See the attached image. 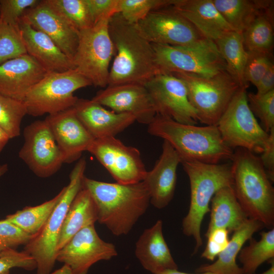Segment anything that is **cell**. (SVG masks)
<instances>
[{
    "label": "cell",
    "instance_id": "36",
    "mask_svg": "<svg viewBox=\"0 0 274 274\" xmlns=\"http://www.w3.org/2000/svg\"><path fill=\"white\" fill-rule=\"evenodd\" d=\"M176 0H118L117 13L137 24L152 11L173 5Z\"/></svg>",
    "mask_w": 274,
    "mask_h": 274
},
{
    "label": "cell",
    "instance_id": "6",
    "mask_svg": "<svg viewBox=\"0 0 274 274\" xmlns=\"http://www.w3.org/2000/svg\"><path fill=\"white\" fill-rule=\"evenodd\" d=\"M86 167L85 159H79L70 173L69 184L63 188V192L44 225L24 246L23 251L36 262L37 274L52 272L63 223L71 203L83 188Z\"/></svg>",
    "mask_w": 274,
    "mask_h": 274
},
{
    "label": "cell",
    "instance_id": "12",
    "mask_svg": "<svg viewBox=\"0 0 274 274\" xmlns=\"http://www.w3.org/2000/svg\"><path fill=\"white\" fill-rule=\"evenodd\" d=\"M19 157L37 177L47 178L64 163L61 152L46 121L38 120L26 126Z\"/></svg>",
    "mask_w": 274,
    "mask_h": 274
},
{
    "label": "cell",
    "instance_id": "49",
    "mask_svg": "<svg viewBox=\"0 0 274 274\" xmlns=\"http://www.w3.org/2000/svg\"><path fill=\"white\" fill-rule=\"evenodd\" d=\"M156 274H215L210 272H199V273H189L178 271V269L168 270Z\"/></svg>",
    "mask_w": 274,
    "mask_h": 274
},
{
    "label": "cell",
    "instance_id": "26",
    "mask_svg": "<svg viewBox=\"0 0 274 274\" xmlns=\"http://www.w3.org/2000/svg\"><path fill=\"white\" fill-rule=\"evenodd\" d=\"M210 203V220L206 237L218 228L226 229L229 232H234L248 219L236 197L232 185L219 190Z\"/></svg>",
    "mask_w": 274,
    "mask_h": 274
},
{
    "label": "cell",
    "instance_id": "9",
    "mask_svg": "<svg viewBox=\"0 0 274 274\" xmlns=\"http://www.w3.org/2000/svg\"><path fill=\"white\" fill-rule=\"evenodd\" d=\"M91 83L75 70L48 72L27 92L23 100L33 117L57 113L73 108L78 98L74 93Z\"/></svg>",
    "mask_w": 274,
    "mask_h": 274
},
{
    "label": "cell",
    "instance_id": "7",
    "mask_svg": "<svg viewBox=\"0 0 274 274\" xmlns=\"http://www.w3.org/2000/svg\"><path fill=\"white\" fill-rule=\"evenodd\" d=\"M184 83L189 101L198 122L216 125L229 102L242 87L227 71L211 76L188 73L169 74Z\"/></svg>",
    "mask_w": 274,
    "mask_h": 274
},
{
    "label": "cell",
    "instance_id": "46",
    "mask_svg": "<svg viewBox=\"0 0 274 274\" xmlns=\"http://www.w3.org/2000/svg\"><path fill=\"white\" fill-rule=\"evenodd\" d=\"M256 87L258 94H263L274 90V64L270 67Z\"/></svg>",
    "mask_w": 274,
    "mask_h": 274
},
{
    "label": "cell",
    "instance_id": "33",
    "mask_svg": "<svg viewBox=\"0 0 274 274\" xmlns=\"http://www.w3.org/2000/svg\"><path fill=\"white\" fill-rule=\"evenodd\" d=\"M63 189L53 198L34 207H25L21 210L7 215L5 219L23 231L31 235L42 229L59 199Z\"/></svg>",
    "mask_w": 274,
    "mask_h": 274
},
{
    "label": "cell",
    "instance_id": "4",
    "mask_svg": "<svg viewBox=\"0 0 274 274\" xmlns=\"http://www.w3.org/2000/svg\"><path fill=\"white\" fill-rule=\"evenodd\" d=\"M231 169L236 197L248 218L274 226V188L259 157L244 149L233 153Z\"/></svg>",
    "mask_w": 274,
    "mask_h": 274
},
{
    "label": "cell",
    "instance_id": "35",
    "mask_svg": "<svg viewBox=\"0 0 274 274\" xmlns=\"http://www.w3.org/2000/svg\"><path fill=\"white\" fill-rule=\"evenodd\" d=\"M79 31L93 25L85 0H45Z\"/></svg>",
    "mask_w": 274,
    "mask_h": 274
},
{
    "label": "cell",
    "instance_id": "27",
    "mask_svg": "<svg viewBox=\"0 0 274 274\" xmlns=\"http://www.w3.org/2000/svg\"><path fill=\"white\" fill-rule=\"evenodd\" d=\"M263 227L259 221L248 218L238 229L233 232L228 245L218 256L217 260L212 264L200 266L196 271L199 273L244 274L242 268L236 263V258L244 244Z\"/></svg>",
    "mask_w": 274,
    "mask_h": 274
},
{
    "label": "cell",
    "instance_id": "19",
    "mask_svg": "<svg viewBox=\"0 0 274 274\" xmlns=\"http://www.w3.org/2000/svg\"><path fill=\"white\" fill-rule=\"evenodd\" d=\"M47 122L61 152L64 163L80 159L94 139L77 117L73 108L48 115Z\"/></svg>",
    "mask_w": 274,
    "mask_h": 274
},
{
    "label": "cell",
    "instance_id": "39",
    "mask_svg": "<svg viewBox=\"0 0 274 274\" xmlns=\"http://www.w3.org/2000/svg\"><path fill=\"white\" fill-rule=\"evenodd\" d=\"M248 56L244 69L245 82L255 87L270 67L274 64L272 53L247 51Z\"/></svg>",
    "mask_w": 274,
    "mask_h": 274
},
{
    "label": "cell",
    "instance_id": "10",
    "mask_svg": "<svg viewBox=\"0 0 274 274\" xmlns=\"http://www.w3.org/2000/svg\"><path fill=\"white\" fill-rule=\"evenodd\" d=\"M109 19L79 31L78 45L72 59L74 70L92 85L101 88L108 85L110 64L115 53L108 29Z\"/></svg>",
    "mask_w": 274,
    "mask_h": 274
},
{
    "label": "cell",
    "instance_id": "34",
    "mask_svg": "<svg viewBox=\"0 0 274 274\" xmlns=\"http://www.w3.org/2000/svg\"><path fill=\"white\" fill-rule=\"evenodd\" d=\"M27 114L23 101L0 94V127L10 139L20 135L21 124Z\"/></svg>",
    "mask_w": 274,
    "mask_h": 274
},
{
    "label": "cell",
    "instance_id": "28",
    "mask_svg": "<svg viewBox=\"0 0 274 274\" xmlns=\"http://www.w3.org/2000/svg\"><path fill=\"white\" fill-rule=\"evenodd\" d=\"M97 211L89 192L83 186L66 214L57 244V251L80 230L97 221Z\"/></svg>",
    "mask_w": 274,
    "mask_h": 274
},
{
    "label": "cell",
    "instance_id": "15",
    "mask_svg": "<svg viewBox=\"0 0 274 274\" xmlns=\"http://www.w3.org/2000/svg\"><path fill=\"white\" fill-rule=\"evenodd\" d=\"M136 25L152 44L184 46L203 38L173 5L152 11Z\"/></svg>",
    "mask_w": 274,
    "mask_h": 274
},
{
    "label": "cell",
    "instance_id": "2",
    "mask_svg": "<svg viewBox=\"0 0 274 274\" xmlns=\"http://www.w3.org/2000/svg\"><path fill=\"white\" fill-rule=\"evenodd\" d=\"M83 187L95 204L97 221L116 236L127 234L150 203L149 192L143 181L123 184L85 177Z\"/></svg>",
    "mask_w": 274,
    "mask_h": 274
},
{
    "label": "cell",
    "instance_id": "29",
    "mask_svg": "<svg viewBox=\"0 0 274 274\" xmlns=\"http://www.w3.org/2000/svg\"><path fill=\"white\" fill-rule=\"evenodd\" d=\"M222 17L237 32H242L261 13L273 9V1L213 0Z\"/></svg>",
    "mask_w": 274,
    "mask_h": 274
},
{
    "label": "cell",
    "instance_id": "24",
    "mask_svg": "<svg viewBox=\"0 0 274 274\" xmlns=\"http://www.w3.org/2000/svg\"><path fill=\"white\" fill-rule=\"evenodd\" d=\"M162 228V221L157 220L144 231L135 245L136 258L153 274L178 268L164 238Z\"/></svg>",
    "mask_w": 274,
    "mask_h": 274
},
{
    "label": "cell",
    "instance_id": "21",
    "mask_svg": "<svg viewBox=\"0 0 274 274\" xmlns=\"http://www.w3.org/2000/svg\"><path fill=\"white\" fill-rule=\"evenodd\" d=\"M48 72L27 54L0 63V94L23 101Z\"/></svg>",
    "mask_w": 274,
    "mask_h": 274
},
{
    "label": "cell",
    "instance_id": "3",
    "mask_svg": "<svg viewBox=\"0 0 274 274\" xmlns=\"http://www.w3.org/2000/svg\"><path fill=\"white\" fill-rule=\"evenodd\" d=\"M148 125V132L169 143L181 162L217 164L232 158L234 152L224 143L216 125L183 124L158 114Z\"/></svg>",
    "mask_w": 274,
    "mask_h": 274
},
{
    "label": "cell",
    "instance_id": "17",
    "mask_svg": "<svg viewBox=\"0 0 274 274\" xmlns=\"http://www.w3.org/2000/svg\"><path fill=\"white\" fill-rule=\"evenodd\" d=\"M92 100L118 113L130 114L135 121L149 125L156 115L150 94L144 85L128 83L107 86Z\"/></svg>",
    "mask_w": 274,
    "mask_h": 274
},
{
    "label": "cell",
    "instance_id": "47",
    "mask_svg": "<svg viewBox=\"0 0 274 274\" xmlns=\"http://www.w3.org/2000/svg\"><path fill=\"white\" fill-rule=\"evenodd\" d=\"M10 139L8 134L0 127V153L3 151Z\"/></svg>",
    "mask_w": 274,
    "mask_h": 274
},
{
    "label": "cell",
    "instance_id": "45",
    "mask_svg": "<svg viewBox=\"0 0 274 274\" xmlns=\"http://www.w3.org/2000/svg\"><path fill=\"white\" fill-rule=\"evenodd\" d=\"M259 157L270 180L274 181V127L269 132V136L264 150Z\"/></svg>",
    "mask_w": 274,
    "mask_h": 274
},
{
    "label": "cell",
    "instance_id": "18",
    "mask_svg": "<svg viewBox=\"0 0 274 274\" xmlns=\"http://www.w3.org/2000/svg\"><path fill=\"white\" fill-rule=\"evenodd\" d=\"M22 18L48 36L71 60L77 48L79 31L45 0L27 9Z\"/></svg>",
    "mask_w": 274,
    "mask_h": 274
},
{
    "label": "cell",
    "instance_id": "8",
    "mask_svg": "<svg viewBox=\"0 0 274 274\" xmlns=\"http://www.w3.org/2000/svg\"><path fill=\"white\" fill-rule=\"evenodd\" d=\"M152 45L159 74L211 76L227 71L225 62L212 40L202 38L184 46Z\"/></svg>",
    "mask_w": 274,
    "mask_h": 274
},
{
    "label": "cell",
    "instance_id": "42",
    "mask_svg": "<svg viewBox=\"0 0 274 274\" xmlns=\"http://www.w3.org/2000/svg\"><path fill=\"white\" fill-rule=\"evenodd\" d=\"M40 0H1L0 19L17 26L18 21L28 9L38 5Z\"/></svg>",
    "mask_w": 274,
    "mask_h": 274
},
{
    "label": "cell",
    "instance_id": "32",
    "mask_svg": "<svg viewBox=\"0 0 274 274\" xmlns=\"http://www.w3.org/2000/svg\"><path fill=\"white\" fill-rule=\"evenodd\" d=\"M260 240L251 237L248 246L242 248L238 258L244 274H255L262 263L274 257V228L260 233Z\"/></svg>",
    "mask_w": 274,
    "mask_h": 274
},
{
    "label": "cell",
    "instance_id": "13",
    "mask_svg": "<svg viewBox=\"0 0 274 274\" xmlns=\"http://www.w3.org/2000/svg\"><path fill=\"white\" fill-rule=\"evenodd\" d=\"M120 184L142 182L147 171L139 150L115 137L94 139L88 150Z\"/></svg>",
    "mask_w": 274,
    "mask_h": 274
},
{
    "label": "cell",
    "instance_id": "20",
    "mask_svg": "<svg viewBox=\"0 0 274 274\" xmlns=\"http://www.w3.org/2000/svg\"><path fill=\"white\" fill-rule=\"evenodd\" d=\"M181 158L167 141L164 140L162 152L153 168L143 181L147 187L150 196V203L156 208L166 207L174 196L177 170Z\"/></svg>",
    "mask_w": 274,
    "mask_h": 274
},
{
    "label": "cell",
    "instance_id": "25",
    "mask_svg": "<svg viewBox=\"0 0 274 274\" xmlns=\"http://www.w3.org/2000/svg\"><path fill=\"white\" fill-rule=\"evenodd\" d=\"M173 6L206 39L215 42L225 33L233 30L213 0H176Z\"/></svg>",
    "mask_w": 274,
    "mask_h": 274
},
{
    "label": "cell",
    "instance_id": "30",
    "mask_svg": "<svg viewBox=\"0 0 274 274\" xmlns=\"http://www.w3.org/2000/svg\"><path fill=\"white\" fill-rule=\"evenodd\" d=\"M225 62L226 70L242 87L248 88L244 77L248 53L244 44L242 34L234 30L228 31L215 42Z\"/></svg>",
    "mask_w": 274,
    "mask_h": 274
},
{
    "label": "cell",
    "instance_id": "41",
    "mask_svg": "<svg viewBox=\"0 0 274 274\" xmlns=\"http://www.w3.org/2000/svg\"><path fill=\"white\" fill-rule=\"evenodd\" d=\"M32 237L6 219L0 220V252L25 246Z\"/></svg>",
    "mask_w": 274,
    "mask_h": 274
},
{
    "label": "cell",
    "instance_id": "51",
    "mask_svg": "<svg viewBox=\"0 0 274 274\" xmlns=\"http://www.w3.org/2000/svg\"><path fill=\"white\" fill-rule=\"evenodd\" d=\"M8 170V165L5 163L0 165V178L2 177Z\"/></svg>",
    "mask_w": 274,
    "mask_h": 274
},
{
    "label": "cell",
    "instance_id": "37",
    "mask_svg": "<svg viewBox=\"0 0 274 274\" xmlns=\"http://www.w3.org/2000/svg\"><path fill=\"white\" fill-rule=\"evenodd\" d=\"M26 54L18 26L0 19V63Z\"/></svg>",
    "mask_w": 274,
    "mask_h": 274
},
{
    "label": "cell",
    "instance_id": "40",
    "mask_svg": "<svg viewBox=\"0 0 274 274\" xmlns=\"http://www.w3.org/2000/svg\"><path fill=\"white\" fill-rule=\"evenodd\" d=\"M18 267L27 270L37 269L33 258L25 251L8 249L0 252V274H10L12 268Z\"/></svg>",
    "mask_w": 274,
    "mask_h": 274
},
{
    "label": "cell",
    "instance_id": "50",
    "mask_svg": "<svg viewBox=\"0 0 274 274\" xmlns=\"http://www.w3.org/2000/svg\"><path fill=\"white\" fill-rule=\"evenodd\" d=\"M270 267L264 272L259 274H274V260L273 259L270 260Z\"/></svg>",
    "mask_w": 274,
    "mask_h": 274
},
{
    "label": "cell",
    "instance_id": "1",
    "mask_svg": "<svg viewBox=\"0 0 274 274\" xmlns=\"http://www.w3.org/2000/svg\"><path fill=\"white\" fill-rule=\"evenodd\" d=\"M108 29L115 57L110 68L108 86L135 83L144 85L159 74L152 44L136 24L119 13L109 20Z\"/></svg>",
    "mask_w": 274,
    "mask_h": 274
},
{
    "label": "cell",
    "instance_id": "48",
    "mask_svg": "<svg viewBox=\"0 0 274 274\" xmlns=\"http://www.w3.org/2000/svg\"><path fill=\"white\" fill-rule=\"evenodd\" d=\"M50 274H73V273L70 266L64 264L60 268L51 272Z\"/></svg>",
    "mask_w": 274,
    "mask_h": 274
},
{
    "label": "cell",
    "instance_id": "14",
    "mask_svg": "<svg viewBox=\"0 0 274 274\" xmlns=\"http://www.w3.org/2000/svg\"><path fill=\"white\" fill-rule=\"evenodd\" d=\"M156 114L183 124L196 125L198 118L190 104L184 83L169 74H158L145 84Z\"/></svg>",
    "mask_w": 274,
    "mask_h": 274
},
{
    "label": "cell",
    "instance_id": "31",
    "mask_svg": "<svg viewBox=\"0 0 274 274\" xmlns=\"http://www.w3.org/2000/svg\"><path fill=\"white\" fill-rule=\"evenodd\" d=\"M242 34L247 51L272 53L273 9L258 16Z\"/></svg>",
    "mask_w": 274,
    "mask_h": 274
},
{
    "label": "cell",
    "instance_id": "22",
    "mask_svg": "<svg viewBox=\"0 0 274 274\" xmlns=\"http://www.w3.org/2000/svg\"><path fill=\"white\" fill-rule=\"evenodd\" d=\"M73 108L79 120L94 139L115 137L135 121L130 114L109 111L91 99L78 98Z\"/></svg>",
    "mask_w": 274,
    "mask_h": 274
},
{
    "label": "cell",
    "instance_id": "43",
    "mask_svg": "<svg viewBox=\"0 0 274 274\" xmlns=\"http://www.w3.org/2000/svg\"><path fill=\"white\" fill-rule=\"evenodd\" d=\"M228 231L224 228H218L212 231L206 237L208 241L201 256L207 260L214 261L226 248L228 244Z\"/></svg>",
    "mask_w": 274,
    "mask_h": 274
},
{
    "label": "cell",
    "instance_id": "16",
    "mask_svg": "<svg viewBox=\"0 0 274 274\" xmlns=\"http://www.w3.org/2000/svg\"><path fill=\"white\" fill-rule=\"evenodd\" d=\"M117 255L115 246L100 238L92 224L80 230L57 251L56 261L69 266L73 274H87L97 262Z\"/></svg>",
    "mask_w": 274,
    "mask_h": 274
},
{
    "label": "cell",
    "instance_id": "38",
    "mask_svg": "<svg viewBox=\"0 0 274 274\" xmlns=\"http://www.w3.org/2000/svg\"><path fill=\"white\" fill-rule=\"evenodd\" d=\"M247 97L252 112L260 119L262 128L269 133L274 127V90L263 94L247 92Z\"/></svg>",
    "mask_w": 274,
    "mask_h": 274
},
{
    "label": "cell",
    "instance_id": "5",
    "mask_svg": "<svg viewBox=\"0 0 274 274\" xmlns=\"http://www.w3.org/2000/svg\"><path fill=\"white\" fill-rule=\"evenodd\" d=\"M190 183V201L188 212L182 221L183 233L193 237V254L202 246L201 226L214 194L220 189L232 185L231 164H209L197 161H182Z\"/></svg>",
    "mask_w": 274,
    "mask_h": 274
},
{
    "label": "cell",
    "instance_id": "44",
    "mask_svg": "<svg viewBox=\"0 0 274 274\" xmlns=\"http://www.w3.org/2000/svg\"><path fill=\"white\" fill-rule=\"evenodd\" d=\"M85 1L93 25L103 19H109L117 13L118 0H85Z\"/></svg>",
    "mask_w": 274,
    "mask_h": 274
},
{
    "label": "cell",
    "instance_id": "11",
    "mask_svg": "<svg viewBox=\"0 0 274 274\" xmlns=\"http://www.w3.org/2000/svg\"><path fill=\"white\" fill-rule=\"evenodd\" d=\"M247 88L241 87L219 119L216 126L231 149L242 148L261 154L269 136L250 110Z\"/></svg>",
    "mask_w": 274,
    "mask_h": 274
},
{
    "label": "cell",
    "instance_id": "23",
    "mask_svg": "<svg viewBox=\"0 0 274 274\" xmlns=\"http://www.w3.org/2000/svg\"><path fill=\"white\" fill-rule=\"evenodd\" d=\"M27 54L48 73L63 72L74 69L72 60L46 35L31 27L22 17L18 21Z\"/></svg>",
    "mask_w": 274,
    "mask_h": 274
}]
</instances>
